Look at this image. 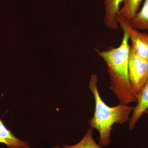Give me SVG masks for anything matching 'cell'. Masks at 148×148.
Masks as SVG:
<instances>
[{"mask_svg":"<svg viewBox=\"0 0 148 148\" xmlns=\"http://www.w3.org/2000/svg\"><path fill=\"white\" fill-rule=\"evenodd\" d=\"M128 71L132 92L137 99L148 79V61L137 55L131 46L130 51Z\"/></svg>","mask_w":148,"mask_h":148,"instance_id":"cell-3","label":"cell"},{"mask_svg":"<svg viewBox=\"0 0 148 148\" xmlns=\"http://www.w3.org/2000/svg\"><path fill=\"white\" fill-rule=\"evenodd\" d=\"M145 113L148 114V110H147L146 111V112H145Z\"/></svg>","mask_w":148,"mask_h":148,"instance_id":"cell-12","label":"cell"},{"mask_svg":"<svg viewBox=\"0 0 148 148\" xmlns=\"http://www.w3.org/2000/svg\"><path fill=\"white\" fill-rule=\"evenodd\" d=\"M137 104L134 107L132 116L130 119L128 128L132 130L143 114L148 110V79L137 98Z\"/></svg>","mask_w":148,"mask_h":148,"instance_id":"cell-6","label":"cell"},{"mask_svg":"<svg viewBox=\"0 0 148 148\" xmlns=\"http://www.w3.org/2000/svg\"><path fill=\"white\" fill-rule=\"evenodd\" d=\"M130 26L138 30L148 32V0H145L142 8L131 21Z\"/></svg>","mask_w":148,"mask_h":148,"instance_id":"cell-9","label":"cell"},{"mask_svg":"<svg viewBox=\"0 0 148 148\" xmlns=\"http://www.w3.org/2000/svg\"><path fill=\"white\" fill-rule=\"evenodd\" d=\"M124 29L129 34L130 39L132 42L131 47L135 53L148 61V34L140 32L130 26Z\"/></svg>","mask_w":148,"mask_h":148,"instance_id":"cell-4","label":"cell"},{"mask_svg":"<svg viewBox=\"0 0 148 148\" xmlns=\"http://www.w3.org/2000/svg\"></svg>","mask_w":148,"mask_h":148,"instance_id":"cell-13","label":"cell"},{"mask_svg":"<svg viewBox=\"0 0 148 148\" xmlns=\"http://www.w3.org/2000/svg\"><path fill=\"white\" fill-rule=\"evenodd\" d=\"M0 143L5 144L8 148H30L29 143L16 138L0 119Z\"/></svg>","mask_w":148,"mask_h":148,"instance_id":"cell-8","label":"cell"},{"mask_svg":"<svg viewBox=\"0 0 148 148\" xmlns=\"http://www.w3.org/2000/svg\"><path fill=\"white\" fill-rule=\"evenodd\" d=\"M123 0H104L105 15L103 22L111 30H116L119 27L118 17Z\"/></svg>","mask_w":148,"mask_h":148,"instance_id":"cell-7","label":"cell"},{"mask_svg":"<svg viewBox=\"0 0 148 148\" xmlns=\"http://www.w3.org/2000/svg\"><path fill=\"white\" fill-rule=\"evenodd\" d=\"M92 133L93 129L90 127L78 143L73 145H64L62 148H103L99 144L95 143L93 139Z\"/></svg>","mask_w":148,"mask_h":148,"instance_id":"cell-10","label":"cell"},{"mask_svg":"<svg viewBox=\"0 0 148 148\" xmlns=\"http://www.w3.org/2000/svg\"><path fill=\"white\" fill-rule=\"evenodd\" d=\"M144 0H123V6L120 10L118 21L121 29L130 26L131 21L139 11Z\"/></svg>","mask_w":148,"mask_h":148,"instance_id":"cell-5","label":"cell"},{"mask_svg":"<svg viewBox=\"0 0 148 148\" xmlns=\"http://www.w3.org/2000/svg\"><path fill=\"white\" fill-rule=\"evenodd\" d=\"M53 148H61V147H58V146H56L55 147H53Z\"/></svg>","mask_w":148,"mask_h":148,"instance_id":"cell-11","label":"cell"},{"mask_svg":"<svg viewBox=\"0 0 148 148\" xmlns=\"http://www.w3.org/2000/svg\"><path fill=\"white\" fill-rule=\"evenodd\" d=\"M98 76L92 74L89 83V89L95 100V111L88 123L90 127L98 130L99 133V145L101 147L108 146L111 143V133L114 124H121L129 121L130 114L134 107L121 104L110 107L101 98L98 90Z\"/></svg>","mask_w":148,"mask_h":148,"instance_id":"cell-2","label":"cell"},{"mask_svg":"<svg viewBox=\"0 0 148 148\" xmlns=\"http://www.w3.org/2000/svg\"><path fill=\"white\" fill-rule=\"evenodd\" d=\"M123 30V37L119 47L98 52L107 65L113 92L120 103L127 105L137 102V100L133 95L129 80V35L126 29Z\"/></svg>","mask_w":148,"mask_h":148,"instance_id":"cell-1","label":"cell"}]
</instances>
